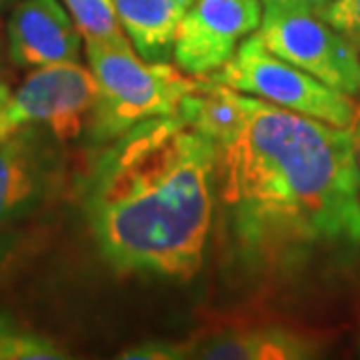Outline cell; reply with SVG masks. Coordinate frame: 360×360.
I'll return each instance as SVG.
<instances>
[{"instance_id": "ffe728a7", "label": "cell", "mask_w": 360, "mask_h": 360, "mask_svg": "<svg viewBox=\"0 0 360 360\" xmlns=\"http://www.w3.org/2000/svg\"><path fill=\"white\" fill-rule=\"evenodd\" d=\"M352 132V142H354V158H356V167H359V174H360V116L356 120V124L350 129Z\"/></svg>"}, {"instance_id": "277c9868", "label": "cell", "mask_w": 360, "mask_h": 360, "mask_svg": "<svg viewBox=\"0 0 360 360\" xmlns=\"http://www.w3.org/2000/svg\"><path fill=\"white\" fill-rule=\"evenodd\" d=\"M210 78L246 96L276 104L296 115L310 116L350 130L360 110L350 96L326 86L302 68L270 52L258 34H250L226 65Z\"/></svg>"}, {"instance_id": "30bf717a", "label": "cell", "mask_w": 360, "mask_h": 360, "mask_svg": "<svg viewBox=\"0 0 360 360\" xmlns=\"http://www.w3.org/2000/svg\"><path fill=\"white\" fill-rule=\"evenodd\" d=\"M310 336L286 326H226L193 340V356L202 360H302L319 352Z\"/></svg>"}, {"instance_id": "5b68a950", "label": "cell", "mask_w": 360, "mask_h": 360, "mask_svg": "<svg viewBox=\"0 0 360 360\" xmlns=\"http://www.w3.org/2000/svg\"><path fill=\"white\" fill-rule=\"evenodd\" d=\"M257 34L286 63L347 96H360V52L319 14L264 11Z\"/></svg>"}, {"instance_id": "8fae6325", "label": "cell", "mask_w": 360, "mask_h": 360, "mask_svg": "<svg viewBox=\"0 0 360 360\" xmlns=\"http://www.w3.org/2000/svg\"><path fill=\"white\" fill-rule=\"evenodd\" d=\"M194 0H115L118 20L144 60L168 63L180 20Z\"/></svg>"}, {"instance_id": "ac0fdd59", "label": "cell", "mask_w": 360, "mask_h": 360, "mask_svg": "<svg viewBox=\"0 0 360 360\" xmlns=\"http://www.w3.org/2000/svg\"><path fill=\"white\" fill-rule=\"evenodd\" d=\"M14 246V234L11 231L0 232V269L6 264V260L11 257Z\"/></svg>"}, {"instance_id": "e0dca14e", "label": "cell", "mask_w": 360, "mask_h": 360, "mask_svg": "<svg viewBox=\"0 0 360 360\" xmlns=\"http://www.w3.org/2000/svg\"><path fill=\"white\" fill-rule=\"evenodd\" d=\"M11 98H13V89L6 82H0V141L13 132V129L8 127V120H6V110H8Z\"/></svg>"}, {"instance_id": "8992f818", "label": "cell", "mask_w": 360, "mask_h": 360, "mask_svg": "<svg viewBox=\"0 0 360 360\" xmlns=\"http://www.w3.org/2000/svg\"><path fill=\"white\" fill-rule=\"evenodd\" d=\"M96 92L92 70L80 63L34 68L13 92L6 110L8 127L39 124L56 141H77L89 129Z\"/></svg>"}, {"instance_id": "2e32d148", "label": "cell", "mask_w": 360, "mask_h": 360, "mask_svg": "<svg viewBox=\"0 0 360 360\" xmlns=\"http://www.w3.org/2000/svg\"><path fill=\"white\" fill-rule=\"evenodd\" d=\"M264 11L319 14L330 0H260Z\"/></svg>"}, {"instance_id": "7a4b0ae2", "label": "cell", "mask_w": 360, "mask_h": 360, "mask_svg": "<svg viewBox=\"0 0 360 360\" xmlns=\"http://www.w3.org/2000/svg\"><path fill=\"white\" fill-rule=\"evenodd\" d=\"M214 142L180 112L108 142L84 194L106 264L120 274L193 281L214 220Z\"/></svg>"}, {"instance_id": "7c38bea8", "label": "cell", "mask_w": 360, "mask_h": 360, "mask_svg": "<svg viewBox=\"0 0 360 360\" xmlns=\"http://www.w3.org/2000/svg\"><path fill=\"white\" fill-rule=\"evenodd\" d=\"M63 4L72 16L84 42L129 39L118 20L115 0H63Z\"/></svg>"}, {"instance_id": "3957f363", "label": "cell", "mask_w": 360, "mask_h": 360, "mask_svg": "<svg viewBox=\"0 0 360 360\" xmlns=\"http://www.w3.org/2000/svg\"><path fill=\"white\" fill-rule=\"evenodd\" d=\"M84 51L98 86L86 129L96 144H108L146 120L179 115L198 84L180 68L144 60L129 39L89 40Z\"/></svg>"}, {"instance_id": "52a82bcc", "label": "cell", "mask_w": 360, "mask_h": 360, "mask_svg": "<svg viewBox=\"0 0 360 360\" xmlns=\"http://www.w3.org/2000/svg\"><path fill=\"white\" fill-rule=\"evenodd\" d=\"M260 0H194L180 20L172 56L194 78L217 72L262 22Z\"/></svg>"}, {"instance_id": "9a60e30c", "label": "cell", "mask_w": 360, "mask_h": 360, "mask_svg": "<svg viewBox=\"0 0 360 360\" xmlns=\"http://www.w3.org/2000/svg\"><path fill=\"white\" fill-rule=\"evenodd\" d=\"M193 356V340L176 342V340H144L134 347L124 348L116 359L120 360H184Z\"/></svg>"}, {"instance_id": "5bb4252c", "label": "cell", "mask_w": 360, "mask_h": 360, "mask_svg": "<svg viewBox=\"0 0 360 360\" xmlns=\"http://www.w3.org/2000/svg\"><path fill=\"white\" fill-rule=\"evenodd\" d=\"M319 16L360 52V0H330Z\"/></svg>"}, {"instance_id": "ba28073f", "label": "cell", "mask_w": 360, "mask_h": 360, "mask_svg": "<svg viewBox=\"0 0 360 360\" xmlns=\"http://www.w3.org/2000/svg\"><path fill=\"white\" fill-rule=\"evenodd\" d=\"M58 144L39 124L18 127L0 141V232L46 200L60 170Z\"/></svg>"}, {"instance_id": "9c48e42d", "label": "cell", "mask_w": 360, "mask_h": 360, "mask_svg": "<svg viewBox=\"0 0 360 360\" xmlns=\"http://www.w3.org/2000/svg\"><path fill=\"white\" fill-rule=\"evenodd\" d=\"M4 30L8 60L16 68L80 63L82 34L60 0H18Z\"/></svg>"}, {"instance_id": "44dd1931", "label": "cell", "mask_w": 360, "mask_h": 360, "mask_svg": "<svg viewBox=\"0 0 360 360\" xmlns=\"http://www.w3.org/2000/svg\"><path fill=\"white\" fill-rule=\"evenodd\" d=\"M16 2H18V0H0V14L6 13V11H11Z\"/></svg>"}, {"instance_id": "6da1fadb", "label": "cell", "mask_w": 360, "mask_h": 360, "mask_svg": "<svg viewBox=\"0 0 360 360\" xmlns=\"http://www.w3.org/2000/svg\"><path fill=\"white\" fill-rule=\"evenodd\" d=\"M180 115L214 142V193L231 262L286 278L360 252V174L352 132L208 78Z\"/></svg>"}, {"instance_id": "4fadbf2b", "label": "cell", "mask_w": 360, "mask_h": 360, "mask_svg": "<svg viewBox=\"0 0 360 360\" xmlns=\"http://www.w3.org/2000/svg\"><path fill=\"white\" fill-rule=\"evenodd\" d=\"M70 354L51 336L0 321V360H65Z\"/></svg>"}, {"instance_id": "d6986e66", "label": "cell", "mask_w": 360, "mask_h": 360, "mask_svg": "<svg viewBox=\"0 0 360 360\" xmlns=\"http://www.w3.org/2000/svg\"><path fill=\"white\" fill-rule=\"evenodd\" d=\"M6 58H8V44H6V30L0 25V75L4 70L6 65Z\"/></svg>"}]
</instances>
